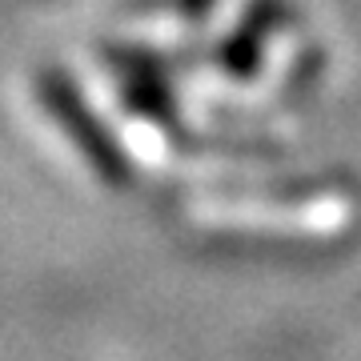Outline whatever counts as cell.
I'll list each match as a JSON object with an SVG mask.
<instances>
[{
    "label": "cell",
    "instance_id": "6da1fadb",
    "mask_svg": "<svg viewBox=\"0 0 361 361\" xmlns=\"http://www.w3.org/2000/svg\"><path fill=\"white\" fill-rule=\"evenodd\" d=\"M37 92H40L44 113L61 125V133L73 141V149L89 161V169L109 185V189H133V185H137L141 173L133 165V157L121 149L116 133L92 113V104L85 101V92L73 85V77H65V73H40Z\"/></svg>",
    "mask_w": 361,
    "mask_h": 361
},
{
    "label": "cell",
    "instance_id": "7a4b0ae2",
    "mask_svg": "<svg viewBox=\"0 0 361 361\" xmlns=\"http://www.w3.org/2000/svg\"><path fill=\"white\" fill-rule=\"evenodd\" d=\"M121 101L129 113H137L141 121H149L153 129L169 133L173 141L185 137V125H180V104H177V92L165 77H125V92Z\"/></svg>",
    "mask_w": 361,
    "mask_h": 361
},
{
    "label": "cell",
    "instance_id": "3957f363",
    "mask_svg": "<svg viewBox=\"0 0 361 361\" xmlns=\"http://www.w3.org/2000/svg\"><path fill=\"white\" fill-rule=\"evenodd\" d=\"M265 44H269V37L241 16V25L233 28L229 37L217 40L213 49H205V61L225 68V73L237 77V80H249V77H257L261 65H265Z\"/></svg>",
    "mask_w": 361,
    "mask_h": 361
},
{
    "label": "cell",
    "instance_id": "277c9868",
    "mask_svg": "<svg viewBox=\"0 0 361 361\" xmlns=\"http://www.w3.org/2000/svg\"><path fill=\"white\" fill-rule=\"evenodd\" d=\"M104 61L121 73V77H165L173 80L180 68L201 65L205 52H161V49H125V44H109Z\"/></svg>",
    "mask_w": 361,
    "mask_h": 361
},
{
    "label": "cell",
    "instance_id": "5b68a950",
    "mask_svg": "<svg viewBox=\"0 0 361 361\" xmlns=\"http://www.w3.org/2000/svg\"><path fill=\"white\" fill-rule=\"evenodd\" d=\"M245 20H249V25H257L265 37H273V32L293 28L297 25V13H293V4H289V0H249Z\"/></svg>",
    "mask_w": 361,
    "mask_h": 361
},
{
    "label": "cell",
    "instance_id": "8992f818",
    "mask_svg": "<svg viewBox=\"0 0 361 361\" xmlns=\"http://www.w3.org/2000/svg\"><path fill=\"white\" fill-rule=\"evenodd\" d=\"M149 4H157V8H177L185 20H201L213 8V0H137V8H149Z\"/></svg>",
    "mask_w": 361,
    "mask_h": 361
}]
</instances>
